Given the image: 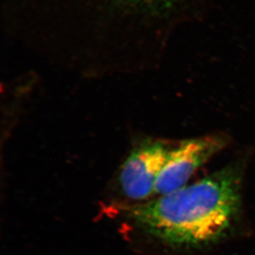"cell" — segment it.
<instances>
[{
	"mask_svg": "<svg viewBox=\"0 0 255 255\" xmlns=\"http://www.w3.org/2000/svg\"><path fill=\"white\" fill-rule=\"evenodd\" d=\"M241 206L238 172L227 168L128 209L144 231L173 246H201L228 231Z\"/></svg>",
	"mask_w": 255,
	"mask_h": 255,
	"instance_id": "6da1fadb",
	"label": "cell"
},
{
	"mask_svg": "<svg viewBox=\"0 0 255 255\" xmlns=\"http://www.w3.org/2000/svg\"><path fill=\"white\" fill-rule=\"evenodd\" d=\"M227 139L220 135H205L183 140L170 148L159 173L154 193L163 196L186 185L195 171L221 151Z\"/></svg>",
	"mask_w": 255,
	"mask_h": 255,
	"instance_id": "7a4b0ae2",
	"label": "cell"
},
{
	"mask_svg": "<svg viewBox=\"0 0 255 255\" xmlns=\"http://www.w3.org/2000/svg\"><path fill=\"white\" fill-rule=\"evenodd\" d=\"M169 148L159 141L149 142L135 148L123 164L120 185L128 198L142 201L155 194V183L164 166Z\"/></svg>",
	"mask_w": 255,
	"mask_h": 255,
	"instance_id": "3957f363",
	"label": "cell"
},
{
	"mask_svg": "<svg viewBox=\"0 0 255 255\" xmlns=\"http://www.w3.org/2000/svg\"><path fill=\"white\" fill-rule=\"evenodd\" d=\"M129 2H157V1H160V0H127Z\"/></svg>",
	"mask_w": 255,
	"mask_h": 255,
	"instance_id": "277c9868",
	"label": "cell"
}]
</instances>
